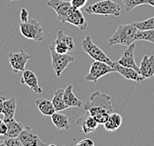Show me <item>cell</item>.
Segmentation results:
<instances>
[{
	"label": "cell",
	"mask_w": 154,
	"mask_h": 146,
	"mask_svg": "<svg viewBox=\"0 0 154 146\" xmlns=\"http://www.w3.org/2000/svg\"><path fill=\"white\" fill-rule=\"evenodd\" d=\"M84 109L88 111L99 125H104L112 112L111 97L106 93L100 91H94L89 96L88 102L84 103Z\"/></svg>",
	"instance_id": "cell-1"
},
{
	"label": "cell",
	"mask_w": 154,
	"mask_h": 146,
	"mask_svg": "<svg viewBox=\"0 0 154 146\" xmlns=\"http://www.w3.org/2000/svg\"><path fill=\"white\" fill-rule=\"evenodd\" d=\"M138 29L134 24L121 25L119 26L114 32V35L109 39L108 47L116 45V44H121V45L129 46L134 41H137V33Z\"/></svg>",
	"instance_id": "cell-2"
},
{
	"label": "cell",
	"mask_w": 154,
	"mask_h": 146,
	"mask_svg": "<svg viewBox=\"0 0 154 146\" xmlns=\"http://www.w3.org/2000/svg\"><path fill=\"white\" fill-rule=\"evenodd\" d=\"M85 13L89 15H102V16H115L121 15V7L112 0H101L94 4L85 6Z\"/></svg>",
	"instance_id": "cell-3"
},
{
	"label": "cell",
	"mask_w": 154,
	"mask_h": 146,
	"mask_svg": "<svg viewBox=\"0 0 154 146\" xmlns=\"http://www.w3.org/2000/svg\"><path fill=\"white\" fill-rule=\"evenodd\" d=\"M49 50L51 53V66L52 69L54 70V72L56 74V76L58 78L61 76L62 73L65 71L70 63H73L75 61L74 56H71L68 54H61L58 53L57 51L54 49L53 43H50L49 45Z\"/></svg>",
	"instance_id": "cell-4"
},
{
	"label": "cell",
	"mask_w": 154,
	"mask_h": 146,
	"mask_svg": "<svg viewBox=\"0 0 154 146\" xmlns=\"http://www.w3.org/2000/svg\"><path fill=\"white\" fill-rule=\"evenodd\" d=\"M20 32L26 38L35 40L37 42L42 41L44 38L43 29L39 22L35 19L29 22H25V23L22 22L20 25Z\"/></svg>",
	"instance_id": "cell-5"
},
{
	"label": "cell",
	"mask_w": 154,
	"mask_h": 146,
	"mask_svg": "<svg viewBox=\"0 0 154 146\" xmlns=\"http://www.w3.org/2000/svg\"><path fill=\"white\" fill-rule=\"evenodd\" d=\"M82 50L88 55H89L93 60H97V61H102L104 63H107L108 65H110L113 63V61L108 57V56L104 53V52L100 49V48L93 43L91 37L88 35L82 41Z\"/></svg>",
	"instance_id": "cell-6"
},
{
	"label": "cell",
	"mask_w": 154,
	"mask_h": 146,
	"mask_svg": "<svg viewBox=\"0 0 154 146\" xmlns=\"http://www.w3.org/2000/svg\"><path fill=\"white\" fill-rule=\"evenodd\" d=\"M114 72H116V70L113 67L108 65L107 63L94 60V62L92 63L91 68H89L88 74L85 76V81L91 82H97L99 78L106 76L107 74L114 73Z\"/></svg>",
	"instance_id": "cell-7"
},
{
	"label": "cell",
	"mask_w": 154,
	"mask_h": 146,
	"mask_svg": "<svg viewBox=\"0 0 154 146\" xmlns=\"http://www.w3.org/2000/svg\"><path fill=\"white\" fill-rule=\"evenodd\" d=\"M46 5L55 11L57 14L58 21L62 23H67V18L74 8L71 4V1L69 2L64 0H48Z\"/></svg>",
	"instance_id": "cell-8"
},
{
	"label": "cell",
	"mask_w": 154,
	"mask_h": 146,
	"mask_svg": "<svg viewBox=\"0 0 154 146\" xmlns=\"http://www.w3.org/2000/svg\"><path fill=\"white\" fill-rule=\"evenodd\" d=\"M32 57V55H29L23 49H21L20 52H10L8 59L13 73L17 74L19 72H24L26 70V64Z\"/></svg>",
	"instance_id": "cell-9"
},
{
	"label": "cell",
	"mask_w": 154,
	"mask_h": 146,
	"mask_svg": "<svg viewBox=\"0 0 154 146\" xmlns=\"http://www.w3.org/2000/svg\"><path fill=\"white\" fill-rule=\"evenodd\" d=\"M76 123L79 128H80L81 133L82 134H88V133L94 132L99 125L88 111H86V113L84 116L79 118L76 121Z\"/></svg>",
	"instance_id": "cell-10"
},
{
	"label": "cell",
	"mask_w": 154,
	"mask_h": 146,
	"mask_svg": "<svg viewBox=\"0 0 154 146\" xmlns=\"http://www.w3.org/2000/svg\"><path fill=\"white\" fill-rule=\"evenodd\" d=\"M18 137L23 146H46V143L40 140L35 130L29 126L24 128Z\"/></svg>",
	"instance_id": "cell-11"
},
{
	"label": "cell",
	"mask_w": 154,
	"mask_h": 146,
	"mask_svg": "<svg viewBox=\"0 0 154 146\" xmlns=\"http://www.w3.org/2000/svg\"><path fill=\"white\" fill-rule=\"evenodd\" d=\"M111 67H113V68L116 70V72L119 73L122 77L127 78V80L134 81L137 82H141L144 81V78L142 77L137 71H136L133 68L122 66L121 64H119L118 62H113L111 64Z\"/></svg>",
	"instance_id": "cell-12"
},
{
	"label": "cell",
	"mask_w": 154,
	"mask_h": 146,
	"mask_svg": "<svg viewBox=\"0 0 154 146\" xmlns=\"http://www.w3.org/2000/svg\"><path fill=\"white\" fill-rule=\"evenodd\" d=\"M134 49H136V44L134 42V43H131V45L128 46L127 49L124 51L121 58L118 60V63L121 64L122 66L133 68L140 73V67H137L136 60H134Z\"/></svg>",
	"instance_id": "cell-13"
},
{
	"label": "cell",
	"mask_w": 154,
	"mask_h": 146,
	"mask_svg": "<svg viewBox=\"0 0 154 146\" xmlns=\"http://www.w3.org/2000/svg\"><path fill=\"white\" fill-rule=\"evenodd\" d=\"M20 81L22 84L28 85V87L31 88L32 91H35V93H42V88L39 87L37 78L32 71L25 70L23 72V75H22Z\"/></svg>",
	"instance_id": "cell-14"
},
{
	"label": "cell",
	"mask_w": 154,
	"mask_h": 146,
	"mask_svg": "<svg viewBox=\"0 0 154 146\" xmlns=\"http://www.w3.org/2000/svg\"><path fill=\"white\" fill-rule=\"evenodd\" d=\"M67 23L79 28L81 31H85V29H86V27H88V23H86L81 9H77L75 7L71 11L68 18H67Z\"/></svg>",
	"instance_id": "cell-15"
},
{
	"label": "cell",
	"mask_w": 154,
	"mask_h": 146,
	"mask_svg": "<svg viewBox=\"0 0 154 146\" xmlns=\"http://www.w3.org/2000/svg\"><path fill=\"white\" fill-rule=\"evenodd\" d=\"M140 73L142 77L146 78H151L154 76V55H145L141 60L140 66Z\"/></svg>",
	"instance_id": "cell-16"
},
{
	"label": "cell",
	"mask_w": 154,
	"mask_h": 146,
	"mask_svg": "<svg viewBox=\"0 0 154 146\" xmlns=\"http://www.w3.org/2000/svg\"><path fill=\"white\" fill-rule=\"evenodd\" d=\"M5 123L7 125V132L4 135H0V140H4L10 137H18L24 129L23 123L17 122L15 119H11Z\"/></svg>",
	"instance_id": "cell-17"
},
{
	"label": "cell",
	"mask_w": 154,
	"mask_h": 146,
	"mask_svg": "<svg viewBox=\"0 0 154 146\" xmlns=\"http://www.w3.org/2000/svg\"><path fill=\"white\" fill-rule=\"evenodd\" d=\"M64 101H65L67 108H72V107L82 108L84 107V103L74 94L72 85H68V87L65 88V90H64Z\"/></svg>",
	"instance_id": "cell-18"
},
{
	"label": "cell",
	"mask_w": 154,
	"mask_h": 146,
	"mask_svg": "<svg viewBox=\"0 0 154 146\" xmlns=\"http://www.w3.org/2000/svg\"><path fill=\"white\" fill-rule=\"evenodd\" d=\"M51 120L53 125L55 126V128L57 129H65L69 130L71 126V122L70 119L67 117L66 115H63L59 112L55 111L53 114L51 115Z\"/></svg>",
	"instance_id": "cell-19"
},
{
	"label": "cell",
	"mask_w": 154,
	"mask_h": 146,
	"mask_svg": "<svg viewBox=\"0 0 154 146\" xmlns=\"http://www.w3.org/2000/svg\"><path fill=\"white\" fill-rule=\"evenodd\" d=\"M123 123V118L122 116L118 113H112L109 115V118L107 119V121L104 123V129L107 132H115L117 130L120 126H121Z\"/></svg>",
	"instance_id": "cell-20"
},
{
	"label": "cell",
	"mask_w": 154,
	"mask_h": 146,
	"mask_svg": "<svg viewBox=\"0 0 154 146\" xmlns=\"http://www.w3.org/2000/svg\"><path fill=\"white\" fill-rule=\"evenodd\" d=\"M17 102L16 99L12 97L10 99H5L4 104H3V111L2 114L4 115V122L9 121L11 119H14V115L16 113Z\"/></svg>",
	"instance_id": "cell-21"
},
{
	"label": "cell",
	"mask_w": 154,
	"mask_h": 146,
	"mask_svg": "<svg viewBox=\"0 0 154 146\" xmlns=\"http://www.w3.org/2000/svg\"><path fill=\"white\" fill-rule=\"evenodd\" d=\"M37 109L40 111V113L44 116H51L56 111L52 101L45 99V98H39L35 101Z\"/></svg>",
	"instance_id": "cell-22"
},
{
	"label": "cell",
	"mask_w": 154,
	"mask_h": 146,
	"mask_svg": "<svg viewBox=\"0 0 154 146\" xmlns=\"http://www.w3.org/2000/svg\"><path fill=\"white\" fill-rule=\"evenodd\" d=\"M64 90H65V89H62V88L56 89L54 92L53 98H52V103H53L55 110L57 112L67 109L65 101H64Z\"/></svg>",
	"instance_id": "cell-23"
},
{
	"label": "cell",
	"mask_w": 154,
	"mask_h": 146,
	"mask_svg": "<svg viewBox=\"0 0 154 146\" xmlns=\"http://www.w3.org/2000/svg\"><path fill=\"white\" fill-rule=\"evenodd\" d=\"M56 39L62 41V42L67 44L68 47L70 48V51L75 50V43H74V39H73L72 36L66 35V33H64L62 31H59L57 32V38H56Z\"/></svg>",
	"instance_id": "cell-24"
},
{
	"label": "cell",
	"mask_w": 154,
	"mask_h": 146,
	"mask_svg": "<svg viewBox=\"0 0 154 146\" xmlns=\"http://www.w3.org/2000/svg\"><path fill=\"white\" fill-rule=\"evenodd\" d=\"M134 25L140 29V31H149V29H154V17H151L147 20L137 22Z\"/></svg>",
	"instance_id": "cell-25"
},
{
	"label": "cell",
	"mask_w": 154,
	"mask_h": 146,
	"mask_svg": "<svg viewBox=\"0 0 154 146\" xmlns=\"http://www.w3.org/2000/svg\"><path fill=\"white\" fill-rule=\"evenodd\" d=\"M137 40H146L154 44V29L149 31H140L137 33Z\"/></svg>",
	"instance_id": "cell-26"
},
{
	"label": "cell",
	"mask_w": 154,
	"mask_h": 146,
	"mask_svg": "<svg viewBox=\"0 0 154 146\" xmlns=\"http://www.w3.org/2000/svg\"><path fill=\"white\" fill-rule=\"evenodd\" d=\"M124 5H125L126 11L130 12L137 6L148 4V0H122Z\"/></svg>",
	"instance_id": "cell-27"
},
{
	"label": "cell",
	"mask_w": 154,
	"mask_h": 146,
	"mask_svg": "<svg viewBox=\"0 0 154 146\" xmlns=\"http://www.w3.org/2000/svg\"><path fill=\"white\" fill-rule=\"evenodd\" d=\"M0 146H23V144L19 139V137H10L3 140L0 143Z\"/></svg>",
	"instance_id": "cell-28"
},
{
	"label": "cell",
	"mask_w": 154,
	"mask_h": 146,
	"mask_svg": "<svg viewBox=\"0 0 154 146\" xmlns=\"http://www.w3.org/2000/svg\"><path fill=\"white\" fill-rule=\"evenodd\" d=\"M86 2H88V0H71V4L77 9L85 8Z\"/></svg>",
	"instance_id": "cell-29"
},
{
	"label": "cell",
	"mask_w": 154,
	"mask_h": 146,
	"mask_svg": "<svg viewBox=\"0 0 154 146\" xmlns=\"http://www.w3.org/2000/svg\"><path fill=\"white\" fill-rule=\"evenodd\" d=\"M20 17H21V21L23 22V23H25V22H28L29 21V12H28V10L26 8H22Z\"/></svg>",
	"instance_id": "cell-30"
},
{
	"label": "cell",
	"mask_w": 154,
	"mask_h": 146,
	"mask_svg": "<svg viewBox=\"0 0 154 146\" xmlns=\"http://www.w3.org/2000/svg\"><path fill=\"white\" fill-rule=\"evenodd\" d=\"M82 145L93 146V145H94V141H93L92 139H91V138H85V139L78 142V146H82Z\"/></svg>",
	"instance_id": "cell-31"
},
{
	"label": "cell",
	"mask_w": 154,
	"mask_h": 146,
	"mask_svg": "<svg viewBox=\"0 0 154 146\" xmlns=\"http://www.w3.org/2000/svg\"><path fill=\"white\" fill-rule=\"evenodd\" d=\"M7 132V125L4 120L0 119V135H4Z\"/></svg>",
	"instance_id": "cell-32"
},
{
	"label": "cell",
	"mask_w": 154,
	"mask_h": 146,
	"mask_svg": "<svg viewBox=\"0 0 154 146\" xmlns=\"http://www.w3.org/2000/svg\"><path fill=\"white\" fill-rule=\"evenodd\" d=\"M5 97L4 96H0V114H2V111H3V104H4V101H5Z\"/></svg>",
	"instance_id": "cell-33"
},
{
	"label": "cell",
	"mask_w": 154,
	"mask_h": 146,
	"mask_svg": "<svg viewBox=\"0 0 154 146\" xmlns=\"http://www.w3.org/2000/svg\"><path fill=\"white\" fill-rule=\"evenodd\" d=\"M7 1H19V0H7Z\"/></svg>",
	"instance_id": "cell-34"
}]
</instances>
